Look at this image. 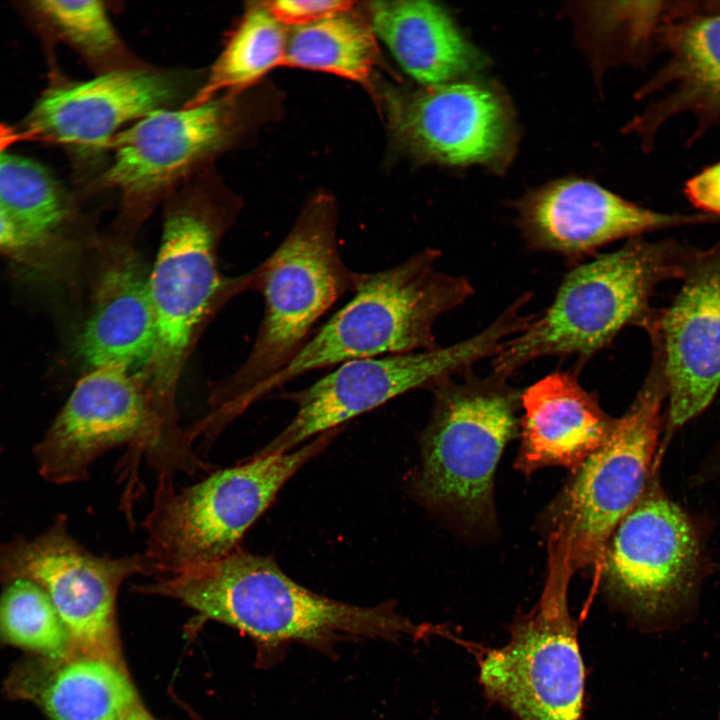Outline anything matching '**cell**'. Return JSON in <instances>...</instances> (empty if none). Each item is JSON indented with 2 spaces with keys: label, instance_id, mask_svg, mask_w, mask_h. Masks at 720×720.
<instances>
[{
  "label": "cell",
  "instance_id": "cell-23",
  "mask_svg": "<svg viewBox=\"0 0 720 720\" xmlns=\"http://www.w3.org/2000/svg\"><path fill=\"white\" fill-rule=\"evenodd\" d=\"M371 27L406 73L425 86L461 80L482 66L447 11L426 0L374 1Z\"/></svg>",
  "mask_w": 720,
  "mask_h": 720
},
{
  "label": "cell",
  "instance_id": "cell-15",
  "mask_svg": "<svg viewBox=\"0 0 720 720\" xmlns=\"http://www.w3.org/2000/svg\"><path fill=\"white\" fill-rule=\"evenodd\" d=\"M680 281L648 335L660 347L668 387L661 455L720 389V240L695 248Z\"/></svg>",
  "mask_w": 720,
  "mask_h": 720
},
{
  "label": "cell",
  "instance_id": "cell-12",
  "mask_svg": "<svg viewBox=\"0 0 720 720\" xmlns=\"http://www.w3.org/2000/svg\"><path fill=\"white\" fill-rule=\"evenodd\" d=\"M136 574L160 575L145 553L93 554L69 533L64 516L32 540L17 537L0 546V584L16 579L37 584L67 631L69 652L116 662V598L121 584Z\"/></svg>",
  "mask_w": 720,
  "mask_h": 720
},
{
  "label": "cell",
  "instance_id": "cell-14",
  "mask_svg": "<svg viewBox=\"0 0 720 720\" xmlns=\"http://www.w3.org/2000/svg\"><path fill=\"white\" fill-rule=\"evenodd\" d=\"M240 94L154 112L110 142L112 161L99 179L120 192L126 209L144 212L207 160L228 150L243 130Z\"/></svg>",
  "mask_w": 720,
  "mask_h": 720
},
{
  "label": "cell",
  "instance_id": "cell-11",
  "mask_svg": "<svg viewBox=\"0 0 720 720\" xmlns=\"http://www.w3.org/2000/svg\"><path fill=\"white\" fill-rule=\"evenodd\" d=\"M548 549L538 603L515 620L506 645L482 657L480 683L518 720H583L585 670L567 600L573 571L562 551Z\"/></svg>",
  "mask_w": 720,
  "mask_h": 720
},
{
  "label": "cell",
  "instance_id": "cell-3",
  "mask_svg": "<svg viewBox=\"0 0 720 720\" xmlns=\"http://www.w3.org/2000/svg\"><path fill=\"white\" fill-rule=\"evenodd\" d=\"M441 257L440 250L424 248L393 267L356 272L351 299L282 370L247 394L242 406L316 370L440 347L434 333L437 320L474 293L466 276L438 268Z\"/></svg>",
  "mask_w": 720,
  "mask_h": 720
},
{
  "label": "cell",
  "instance_id": "cell-8",
  "mask_svg": "<svg viewBox=\"0 0 720 720\" xmlns=\"http://www.w3.org/2000/svg\"><path fill=\"white\" fill-rule=\"evenodd\" d=\"M651 346L645 379L608 441L572 472L546 512L548 546L565 554L573 573L600 564L612 531L661 462L668 387L661 350Z\"/></svg>",
  "mask_w": 720,
  "mask_h": 720
},
{
  "label": "cell",
  "instance_id": "cell-6",
  "mask_svg": "<svg viewBox=\"0 0 720 720\" xmlns=\"http://www.w3.org/2000/svg\"><path fill=\"white\" fill-rule=\"evenodd\" d=\"M341 430L320 434L288 452L253 455L181 489L174 488L172 476L159 475L143 522L145 554L159 574L206 564L238 548L282 487Z\"/></svg>",
  "mask_w": 720,
  "mask_h": 720
},
{
  "label": "cell",
  "instance_id": "cell-25",
  "mask_svg": "<svg viewBox=\"0 0 720 720\" xmlns=\"http://www.w3.org/2000/svg\"><path fill=\"white\" fill-rule=\"evenodd\" d=\"M376 59L371 25L347 11L293 27L288 33L283 65L366 83Z\"/></svg>",
  "mask_w": 720,
  "mask_h": 720
},
{
  "label": "cell",
  "instance_id": "cell-30",
  "mask_svg": "<svg viewBox=\"0 0 720 720\" xmlns=\"http://www.w3.org/2000/svg\"><path fill=\"white\" fill-rule=\"evenodd\" d=\"M264 3L283 25L293 27L350 11L354 5V2L346 0H277Z\"/></svg>",
  "mask_w": 720,
  "mask_h": 720
},
{
  "label": "cell",
  "instance_id": "cell-10",
  "mask_svg": "<svg viewBox=\"0 0 720 720\" xmlns=\"http://www.w3.org/2000/svg\"><path fill=\"white\" fill-rule=\"evenodd\" d=\"M200 199L180 200L164 217L158 253L149 271L156 320L153 358L142 376L163 436L184 431L176 412L178 381L191 343L220 285L217 246L220 221Z\"/></svg>",
  "mask_w": 720,
  "mask_h": 720
},
{
  "label": "cell",
  "instance_id": "cell-1",
  "mask_svg": "<svg viewBox=\"0 0 720 720\" xmlns=\"http://www.w3.org/2000/svg\"><path fill=\"white\" fill-rule=\"evenodd\" d=\"M148 594L181 601L208 620L245 632L265 648L300 643L329 652L343 640L424 639L429 624L415 623L391 601L358 606L307 589L270 556L241 546L215 561L159 577Z\"/></svg>",
  "mask_w": 720,
  "mask_h": 720
},
{
  "label": "cell",
  "instance_id": "cell-34",
  "mask_svg": "<svg viewBox=\"0 0 720 720\" xmlns=\"http://www.w3.org/2000/svg\"><path fill=\"white\" fill-rule=\"evenodd\" d=\"M33 137V134L29 132L19 133L12 129L1 128L0 129V153L5 151L11 144L25 139L27 137Z\"/></svg>",
  "mask_w": 720,
  "mask_h": 720
},
{
  "label": "cell",
  "instance_id": "cell-5",
  "mask_svg": "<svg viewBox=\"0 0 720 720\" xmlns=\"http://www.w3.org/2000/svg\"><path fill=\"white\" fill-rule=\"evenodd\" d=\"M508 379L494 371L481 377L471 368L430 390L433 406L411 488L426 506L468 525L494 522L496 468L519 432L522 390Z\"/></svg>",
  "mask_w": 720,
  "mask_h": 720
},
{
  "label": "cell",
  "instance_id": "cell-31",
  "mask_svg": "<svg viewBox=\"0 0 720 720\" xmlns=\"http://www.w3.org/2000/svg\"><path fill=\"white\" fill-rule=\"evenodd\" d=\"M684 193L696 208L720 221V162L689 179Z\"/></svg>",
  "mask_w": 720,
  "mask_h": 720
},
{
  "label": "cell",
  "instance_id": "cell-22",
  "mask_svg": "<svg viewBox=\"0 0 720 720\" xmlns=\"http://www.w3.org/2000/svg\"><path fill=\"white\" fill-rule=\"evenodd\" d=\"M4 691L35 704L51 720H125L140 704L119 662L74 652L24 660L8 675Z\"/></svg>",
  "mask_w": 720,
  "mask_h": 720
},
{
  "label": "cell",
  "instance_id": "cell-33",
  "mask_svg": "<svg viewBox=\"0 0 720 720\" xmlns=\"http://www.w3.org/2000/svg\"><path fill=\"white\" fill-rule=\"evenodd\" d=\"M699 471L702 478L709 483L720 479V440L700 462Z\"/></svg>",
  "mask_w": 720,
  "mask_h": 720
},
{
  "label": "cell",
  "instance_id": "cell-16",
  "mask_svg": "<svg viewBox=\"0 0 720 720\" xmlns=\"http://www.w3.org/2000/svg\"><path fill=\"white\" fill-rule=\"evenodd\" d=\"M398 141L416 156L447 165L509 162L515 129L504 97L488 84L456 80L389 100Z\"/></svg>",
  "mask_w": 720,
  "mask_h": 720
},
{
  "label": "cell",
  "instance_id": "cell-32",
  "mask_svg": "<svg viewBox=\"0 0 720 720\" xmlns=\"http://www.w3.org/2000/svg\"><path fill=\"white\" fill-rule=\"evenodd\" d=\"M46 242L23 230L0 208V251L24 255Z\"/></svg>",
  "mask_w": 720,
  "mask_h": 720
},
{
  "label": "cell",
  "instance_id": "cell-36",
  "mask_svg": "<svg viewBox=\"0 0 720 720\" xmlns=\"http://www.w3.org/2000/svg\"><path fill=\"white\" fill-rule=\"evenodd\" d=\"M717 720H720V704H719V709H718V713H717Z\"/></svg>",
  "mask_w": 720,
  "mask_h": 720
},
{
  "label": "cell",
  "instance_id": "cell-18",
  "mask_svg": "<svg viewBox=\"0 0 720 720\" xmlns=\"http://www.w3.org/2000/svg\"><path fill=\"white\" fill-rule=\"evenodd\" d=\"M517 221L527 246L579 261L621 239L706 222L705 215L657 212L598 184L563 179L527 193L517 203Z\"/></svg>",
  "mask_w": 720,
  "mask_h": 720
},
{
  "label": "cell",
  "instance_id": "cell-29",
  "mask_svg": "<svg viewBox=\"0 0 720 720\" xmlns=\"http://www.w3.org/2000/svg\"><path fill=\"white\" fill-rule=\"evenodd\" d=\"M586 8L597 41H614L627 58H641L654 48L663 2H620Z\"/></svg>",
  "mask_w": 720,
  "mask_h": 720
},
{
  "label": "cell",
  "instance_id": "cell-21",
  "mask_svg": "<svg viewBox=\"0 0 720 720\" xmlns=\"http://www.w3.org/2000/svg\"><path fill=\"white\" fill-rule=\"evenodd\" d=\"M149 271L128 248L109 255L96 280L91 313L77 342L91 367L146 369L157 342Z\"/></svg>",
  "mask_w": 720,
  "mask_h": 720
},
{
  "label": "cell",
  "instance_id": "cell-9",
  "mask_svg": "<svg viewBox=\"0 0 720 720\" xmlns=\"http://www.w3.org/2000/svg\"><path fill=\"white\" fill-rule=\"evenodd\" d=\"M522 299H515L479 333L433 350L357 359L335 366L311 385L286 394L296 405L289 424L254 455L284 453L314 437L342 428L351 419L415 389L432 390L461 374L505 343L530 320Z\"/></svg>",
  "mask_w": 720,
  "mask_h": 720
},
{
  "label": "cell",
  "instance_id": "cell-2",
  "mask_svg": "<svg viewBox=\"0 0 720 720\" xmlns=\"http://www.w3.org/2000/svg\"><path fill=\"white\" fill-rule=\"evenodd\" d=\"M694 250L672 238L642 236L575 265L551 304L493 357L492 371L509 377L548 356L587 360L630 326L649 335L660 315L651 305L656 288L681 280Z\"/></svg>",
  "mask_w": 720,
  "mask_h": 720
},
{
  "label": "cell",
  "instance_id": "cell-24",
  "mask_svg": "<svg viewBox=\"0 0 720 720\" xmlns=\"http://www.w3.org/2000/svg\"><path fill=\"white\" fill-rule=\"evenodd\" d=\"M288 33L265 3L246 9L206 80L184 107L218 97L240 94L270 70L283 65Z\"/></svg>",
  "mask_w": 720,
  "mask_h": 720
},
{
  "label": "cell",
  "instance_id": "cell-28",
  "mask_svg": "<svg viewBox=\"0 0 720 720\" xmlns=\"http://www.w3.org/2000/svg\"><path fill=\"white\" fill-rule=\"evenodd\" d=\"M72 45L105 72L124 69L125 47L101 1L46 0L35 3Z\"/></svg>",
  "mask_w": 720,
  "mask_h": 720
},
{
  "label": "cell",
  "instance_id": "cell-26",
  "mask_svg": "<svg viewBox=\"0 0 720 720\" xmlns=\"http://www.w3.org/2000/svg\"><path fill=\"white\" fill-rule=\"evenodd\" d=\"M0 208L23 230L49 240L65 218L55 181L35 161L0 153Z\"/></svg>",
  "mask_w": 720,
  "mask_h": 720
},
{
  "label": "cell",
  "instance_id": "cell-17",
  "mask_svg": "<svg viewBox=\"0 0 720 720\" xmlns=\"http://www.w3.org/2000/svg\"><path fill=\"white\" fill-rule=\"evenodd\" d=\"M654 48L665 54V62L638 97L664 94L628 128L648 147L677 115L696 119L693 138L720 123V1L663 2Z\"/></svg>",
  "mask_w": 720,
  "mask_h": 720
},
{
  "label": "cell",
  "instance_id": "cell-20",
  "mask_svg": "<svg viewBox=\"0 0 720 720\" xmlns=\"http://www.w3.org/2000/svg\"><path fill=\"white\" fill-rule=\"evenodd\" d=\"M520 447L515 467L577 470L611 436L616 419L568 372L556 371L521 393Z\"/></svg>",
  "mask_w": 720,
  "mask_h": 720
},
{
  "label": "cell",
  "instance_id": "cell-7",
  "mask_svg": "<svg viewBox=\"0 0 720 720\" xmlns=\"http://www.w3.org/2000/svg\"><path fill=\"white\" fill-rule=\"evenodd\" d=\"M658 468L607 540L600 565L606 589L648 630H671L697 615L712 572L703 520L671 499Z\"/></svg>",
  "mask_w": 720,
  "mask_h": 720
},
{
  "label": "cell",
  "instance_id": "cell-4",
  "mask_svg": "<svg viewBox=\"0 0 720 720\" xmlns=\"http://www.w3.org/2000/svg\"><path fill=\"white\" fill-rule=\"evenodd\" d=\"M356 272L337 240V208L328 196L310 200L273 253L250 275L264 299L253 347L239 370L218 387L212 418L228 423L240 401L282 370L303 348L317 322L345 294Z\"/></svg>",
  "mask_w": 720,
  "mask_h": 720
},
{
  "label": "cell",
  "instance_id": "cell-27",
  "mask_svg": "<svg viewBox=\"0 0 720 720\" xmlns=\"http://www.w3.org/2000/svg\"><path fill=\"white\" fill-rule=\"evenodd\" d=\"M0 641L46 657L65 656L67 631L46 592L26 579L5 584L0 595Z\"/></svg>",
  "mask_w": 720,
  "mask_h": 720
},
{
  "label": "cell",
  "instance_id": "cell-35",
  "mask_svg": "<svg viewBox=\"0 0 720 720\" xmlns=\"http://www.w3.org/2000/svg\"><path fill=\"white\" fill-rule=\"evenodd\" d=\"M125 720H156L140 704H138Z\"/></svg>",
  "mask_w": 720,
  "mask_h": 720
},
{
  "label": "cell",
  "instance_id": "cell-19",
  "mask_svg": "<svg viewBox=\"0 0 720 720\" xmlns=\"http://www.w3.org/2000/svg\"><path fill=\"white\" fill-rule=\"evenodd\" d=\"M184 92L176 73L131 67L48 91L29 117L30 132L50 141L108 150L120 128L170 109Z\"/></svg>",
  "mask_w": 720,
  "mask_h": 720
},
{
  "label": "cell",
  "instance_id": "cell-13",
  "mask_svg": "<svg viewBox=\"0 0 720 720\" xmlns=\"http://www.w3.org/2000/svg\"><path fill=\"white\" fill-rule=\"evenodd\" d=\"M124 445L144 453L159 475L166 472L160 428L144 379L105 366L78 381L34 455L45 480L69 484L86 480L98 458Z\"/></svg>",
  "mask_w": 720,
  "mask_h": 720
}]
</instances>
